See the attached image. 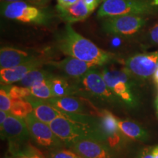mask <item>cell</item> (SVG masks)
I'll list each match as a JSON object with an SVG mask.
<instances>
[{
    "instance_id": "cell-1",
    "label": "cell",
    "mask_w": 158,
    "mask_h": 158,
    "mask_svg": "<svg viewBox=\"0 0 158 158\" xmlns=\"http://www.w3.org/2000/svg\"><path fill=\"white\" fill-rule=\"evenodd\" d=\"M64 116L55 118L49 124L54 133L62 140L65 147L86 139L97 140L106 143L99 124L98 117L88 114L62 111Z\"/></svg>"
},
{
    "instance_id": "cell-2",
    "label": "cell",
    "mask_w": 158,
    "mask_h": 158,
    "mask_svg": "<svg viewBox=\"0 0 158 158\" xmlns=\"http://www.w3.org/2000/svg\"><path fill=\"white\" fill-rule=\"evenodd\" d=\"M58 47L63 54L98 66L112 61L115 55L102 50L74 30L70 23L59 37Z\"/></svg>"
},
{
    "instance_id": "cell-3",
    "label": "cell",
    "mask_w": 158,
    "mask_h": 158,
    "mask_svg": "<svg viewBox=\"0 0 158 158\" xmlns=\"http://www.w3.org/2000/svg\"><path fill=\"white\" fill-rule=\"evenodd\" d=\"M96 68L89 70L81 78L74 79V82L72 83L74 96L115 106L118 99L108 87L101 73Z\"/></svg>"
},
{
    "instance_id": "cell-4",
    "label": "cell",
    "mask_w": 158,
    "mask_h": 158,
    "mask_svg": "<svg viewBox=\"0 0 158 158\" xmlns=\"http://www.w3.org/2000/svg\"><path fill=\"white\" fill-rule=\"evenodd\" d=\"M158 10V0H105L98 10V18L116 15L150 14Z\"/></svg>"
},
{
    "instance_id": "cell-5",
    "label": "cell",
    "mask_w": 158,
    "mask_h": 158,
    "mask_svg": "<svg viewBox=\"0 0 158 158\" xmlns=\"http://www.w3.org/2000/svg\"><path fill=\"white\" fill-rule=\"evenodd\" d=\"M100 73L108 87L118 100L127 106H135L136 100L133 91V84L127 70L104 69Z\"/></svg>"
},
{
    "instance_id": "cell-6",
    "label": "cell",
    "mask_w": 158,
    "mask_h": 158,
    "mask_svg": "<svg viewBox=\"0 0 158 158\" xmlns=\"http://www.w3.org/2000/svg\"><path fill=\"white\" fill-rule=\"evenodd\" d=\"M24 119L31 137L40 147L44 148L47 152L65 148L64 143L54 133L49 124L40 121L34 114H29Z\"/></svg>"
},
{
    "instance_id": "cell-7",
    "label": "cell",
    "mask_w": 158,
    "mask_h": 158,
    "mask_svg": "<svg viewBox=\"0 0 158 158\" xmlns=\"http://www.w3.org/2000/svg\"><path fill=\"white\" fill-rule=\"evenodd\" d=\"M2 13L7 19L27 23L44 24L48 19L45 11L29 5L27 2H3Z\"/></svg>"
},
{
    "instance_id": "cell-8",
    "label": "cell",
    "mask_w": 158,
    "mask_h": 158,
    "mask_svg": "<svg viewBox=\"0 0 158 158\" xmlns=\"http://www.w3.org/2000/svg\"><path fill=\"white\" fill-rule=\"evenodd\" d=\"M147 22L141 15H122L108 17L102 23L104 32L109 35L130 36L135 34Z\"/></svg>"
},
{
    "instance_id": "cell-9",
    "label": "cell",
    "mask_w": 158,
    "mask_h": 158,
    "mask_svg": "<svg viewBox=\"0 0 158 158\" xmlns=\"http://www.w3.org/2000/svg\"><path fill=\"white\" fill-rule=\"evenodd\" d=\"M98 119L106 143L115 151H119L123 143L124 134L118 128L117 118L111 112L102 110L98 112Z\"/></svg>"
},
{
    "instance_id": "cell-10",
    "label": "cell",
    "mask_w": 158,
    "mask_h": 158,
    "mask_svg": "<svg viewBox=\"0 0 158 158\" xmlns=\"http://www.w3.org/2000/svg\"><path fill=\"white\" fill-rule=\"evenodd\" d=\"M84 158H118L116 151L104 142L86 139L68 148Z\"/></svg>"
},
{
    "instance_id": "cell-11",
    "label": "cell",
    "mask_w": 158,
    "mask_h": 158,
    "mask_svg": "<svg viewBox=\"0 0 158 158\" xmlns=\"http://www.w3.org/2000/svg\"><path fill=\"white\" fill-rule=\"evenodd\" d=\"M158 68V51L146 54H138L126 61L125 69L129 73L141 78H148Z\"/></svg>"
},
{
    "instance_id": "cell-12",
    "label": "cell",
    "mask_w": 158,
    "mask_h": 158,
    "mask_svg": "<svg viewBox=\"0 0 158 158\" xmlns=\"http://www.w3.org/2000/svg\"><path fill=\"white\" fill-rule=\"evenodd\" d=\"M43 59L34 57L23 64L12 68L1 69L0 70V81L3 85H9L13 83L19 82L31 71L40 68L44 64Z\"/></svg>"
},
{
    "instance_id": "cell-13",
    "label": "cell",
    "mask_w": 158,
    "mask_h": 158,
    "mask_svg": "<svg viewBox=\"0 0 158 158\" xmlns=\"http://www.w3.org/2000/svg\"><path fill=\"white\" fill-rule=\"evenodd\" d=\"M0 126L2 139L16 142L25 141L31 136L24 118H18L11 114Z\"/></svg>"
},
{
    "instance_id": "cell-14",
    "label": "cell",
    "mask_w": 158,
    "mask_h": 158,
    "mask_svg": "<svg viewBox=\"0 0 158 158\" xmlns=\"http://www.w3.org/2000/svg\"><path fill=\"white\" fill-rule=\"evenodd\" d=\"M48 64L58 69L66 76L74 79L81 78L89 70L98 67L72 56H68L59 62H50Z\"/></svg>"
},
{
    "instance_id": "cell-15",
    "label": "cell",
    "mask_w": 158,
    "mask_h": 158,
    "mask_svg": "<svg viewBox=\"0 0 158 158\" xmlns=\"http://www.w3.org/2000/svg\"><path fill=\"white\" fill-rule=\"evenodd\" d=\"M86 99L77 96H66L60 98H51L45 101L62 111L72 114H88V108L91 107V102L85 103Z\"/></svg>"
},
{
    "instance_id": "cell-16",
    "label": "cell",
    "mask_w": 158,
    "mask_h": 158,
    "mask_svg": "<svg viewBox=\"0 0 158 158\" xmlns=\"http://www.w3.org/2000/svg\"><path fill=\"white\" fill-rule=\"evenodd\" d=\"M25 99H27L32 106V113L34 115L45 123L49 124L55 118L64 116L62 110L57 109L45 100L35 98L31 95Z\"/></svg>"
},
{
    "instance_id": "cell-17",
    "label": "cell",
    "mask_w": 158,
    "mask_h": 158,
    "mask_svg": "<svg viewBox=\"0 0 158 158\" xmlns=\"http://www.w3.org/2000/svg\"><path fill=\"white\" fill-rule=\"evenodd\" d=\"M34 57L25 51L5 47L0 50V67L1 69L15 68Z\"/></svg>"
},
{
    "instance_id": "cell-18",
    "label": "cell",
    "mask_w": 158,
    "mask_h": 158,
    "mask_svg": "<svg viewBox=\"0 0 158 158\" xmlns=\"http://www.w3.org/2000/svg\"><path fill=\"white\" fill-rule=\"evenodd\" d=\"M57 10L61 19L68 23L84 21L92 13L84 0H79L74 5L66 7H57Z\"/></svg>"
},
{
    "instance_id": "cell-19",
    "label": "cell",
    "mask_w": 158,
    "mask_h": 158,
    "mask_svg": "<svg viewBox=\"0 0 158 158\" xmlns=\"http://www.w3.org/2000/svg\"><path fill=\"white\" fill-rule=\"evenodd\" d=\"M48 82L52 92L53 98L74 96L73 84H70L64 77L53 75L48 79Z\"/></svg>"
},
{
    "instance_id": "cell-20",
    "label": "cell",
    "mask_w": 158,
    "mask_h": 158,
    "mask_svg": "<svg viewBox=\"0 0 158 158\" xmlns=\"http://www.w3.org/2000/svg\"><path fill=\"white\" fill-rule=\"evenodd\" d=\"M117 123L118 128L124 135L136 141H144L147 140L148 137L147 131L135 122L117 118Z\"/></svg>"
},
{
    "instance_id": "cell-21",
    "label": "cell",
    "mask_w": 158,
    "mask_h": 158,
    "mask_svg": "<svg viewBox=\"0 0 158 158\" xmlns=\"http://www.w3.org/2000/svg\"><path fill=\"white\" fill-rule=\"evenodd\" d=\"M52 76L53 74L51 73L50 72L42 70L40 68H37L36 70H34L29 73L22 80H21L18 83L21 86L31 88V86L38 84V83L48 81Z\"/></svg>"
},
{
    "instance_id": "cell-22",
    "label": "cell",
    "mask_w": 158,
    "mask_h": 158,
    "mask_svg": "<svg viewBox=\"0 0 158 158\" xmlns=\"http://www.w3.org/2000/svg\"><path fill=\"white\" fill-rule=\"evenodd\" d=\"M33 108L27 99H12V106L10 113L18 118H25L32 113Z\"/></svg>"
},
{
    "instance_id": "cell-23",
    "label": "cell",
    "mask_w": 158,
    "mask_h": 158,
    "mask_svg": "<svg viewBox=\"0 0 158 158\" xmlns=\"http://www.w3.org/2000/svg\"><path fill=\"white\" fill-rule=\"evenodd\" d=\"M29 89H30L31 96L35 98L43 100L53 98L52 92H51L48 81L38 83Z\"/></svg>"
},
{
    "instance_id": "cell-24",
    "label": "cell",
    "mask_w": 158,
    "mask_h": 158,
    "mask_svg": "<svg viewBox=\"0 0 158 158\" xmlns=\"http://www.w3.org/2000/svg\"><path fill=\"white\" fill-rule=\"evenodd\" d=\"M4 88L8 92L12 99H25L31 96L30 89L19 86H4Z\"/></svg>"
},
{
    "instance_id": "cell-25",
    "label": "cell",
    "mask_w": 158,
    "mask_h": 158,
    "mask_svg": "<svg viewBox=\"0 0 158 158\" xmlns=\"http://www.w3.org/2000/svg\"><path fill=\"white\" fill-rule=\"evenodd\" d=\"M47 158H84L70 149H62L47 152L45 154Z\"/></svg>"
},
{
    "instance_id": "cell-26",
    "label": "cell",
    "mask_w": 158,
    "mask_h": 158,
    "mask_svg": "<svg viewBox=\"0 0 158 158\" xmlns=\"http://www.w3.org/2000/svg\"><path fill=\"white\" fill-rule=\"evenodd\" d=\"M12 106V98L3 86L0 90V110L10 112Z\"/></svg>"
},
{
    "instance_id": "cell-27",
    "label": "cell",
    "mask_w": 158,
    "mask_h": 158,
    "mask_svg": "<svg viewBox=\"0 0 158 158\" xmlns=\"http://www.w3.org/2000/svg\"><path fill=\"white\" fill-rule=\"evenodd\" d=\"M24 152L23 156L28 158H47L46 156H44V155L41 152H40L37 148L31 147V146H29V147L26 149Z\"/></svg>"
},
{
    "instance_id": "cell-28",
    "label": "cell",
    "mask_w": 158,
    "mask_h": 158,
    "mask_svg": "<svg viewBox=\"0 0 158 158\" xmlns=\"http://www.w3.org/2000/svg\"><path fill=\"white\" fill-rule=\"evenodd\" d=\"M153 147H146L140 152L138 158H153Z\"/></svg>"
},
{
    "instance_id": "cell-29",
    "label": "cell",
    "mask_w": 158,
    "mask_h": 158,
    "mask_svg": "<svg viewBox=\"0 0 158 158\" xmlns=\"http://www.w3.org/2000/svg\"><path fill=\"white\" fill-rule=\"evenodd\" d=\"M149 37L152 42L158 44V24L155 25L149 31Z\"/></svg>"
},
{
    "instance_id": "cell-30",
    "label": "cell",
    "mask_w": 158,
    "mask_h": 158,
    "mask_svg": "<svg viewBox=\"0 0 158 158\" xmlns=\"http://www.w3.org/2000/svg\"><path fill=\"white\" fill-rule=\"evenodd\" d=\"M56 7H68V6L74 5V4H76L79 0H56Z\"/></svg>"
},
{
    "instance_id": "cell-31",
    "label": "cell",
    "mask_w": 158,
    "mask_h": 158,
    "mask_svg": "<svg viewBox=\"0 0 158 158\" xmlns=\"http://www.w3.org/2000/svg\"><path fill=\"white\" fill-rule=\"evenodd\" d=\"M101 1L102 0H84L88 8L92 12H93L97 8V7L101 2Z\"/></svg>"
},
{
    "instance_id": "cell-32",
    "label": "cell",
    "mask_w": 158,
    "mask_h": 158,
    "mask_svg": "<svg viewBox=\"0 0 158 158\" xmlns=\"http://www.w3.org/2000/svg\"><path fill=\"white\" fill-rule=\"evenodd\" d=\"M10 114V112L4 111V110H1V111H0V125L5 122V121L7 119V118L8 117Z\"/></svg>"
},
{
    "instance_id": "cell-33",
    "label": "cell",
    "mask_w": 158,
    "mask_h": 158,
    "mask_svg": "<svg viewBox=\"0 0 158 158\" xmlns=\"http://www.w3.org/2000/svg\"><path fill=\"white\" fill-rule=\"evenodd\" d=\"M48 0H31V3L36 4V5H43L45 4Z\"/></svg>"
},
{
    "instance_id": "cell-34",
    "label": "cell",
    "mask_w": 158,
    "mask_h": 158,
    "mask_svg": "<svg viewBox=\"0 0 158 158\" xmlns=\"http://www.w3.org/2000/svg\"><path fill=\"white\" fill-rule=\"evenodd\" d=\"M152 155H153V158H158V146L157 147H153Z\"/></svg>"
},
{
    "instance_id": "cell-35",
    "label": "cell",
    "mask_w": 158,
    "mask_h": 158,
    "mask_svg": "<svg viewBox=\"0 0 158 158\" xmlns=\"http://www.w3.org/2000/svg\"><path fill=\"white\" fill-rule=\"evenodd\" d=\"M4 2H7V3H11V2H31V0H3Z\"/></svg>"
},
{
    "instance_id": "cell-36",
    "label": "cell",
    "mask_w": 158,
    "mask_h": 158,
    "mask_svg": "<svg viewBox=\"0 0 158 158\" xmlns=\"http://www.w3.org/2000/svg\"><path fill=\"white\" fill-rule=\"evenodd\" d=\"M154 79H155V81L158 84V68L156 70L155 73H154Z\"/></svg>"
},
{
    "instance_id": "cell-37",
    "label": "cell",
    "mask_w": 158,
    "mask_h": 158,
    "mask_svg": "<svg viewBox=\"0 0 158 158\" xmlns=\"http://www.w3.org/2000/svg\"><path fill=\"white\" fill-rule=\"evenodd\" d=\"M155 106H156V110H157V116L158 117V97L155 100Z\"/></svg>"
},
{
    "instance_id": "cell-38",
    "label": "cell",
    "mask_w": 158,
    "mask_h": 158,
    "mask_svg": "<svg viewBox=\"0 0 158 158\" xmlns=\"http://www.w3.org/2000/svg\"><path fill=\"white\" fill-rule=\"evenodd\" d=\"M17 158H28L27 157H25V156H21V157H17Z\"/></svg>"
},
{
    "instance_id": "cell-39",
    "label": "cell",
    "mask_w": 158,
    "mask_h": 158,
    "mask_svg": "<svg viewBox=\"0 0 158 158\" xmlns=\"http://www.w3.org/2000/svg\"><path fill=\"white\" fill-rule=\"evenodd\" d=\"M5 158H7V157H5Z\"/></svg>"
}]
</instances>
